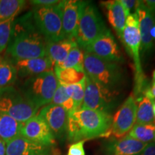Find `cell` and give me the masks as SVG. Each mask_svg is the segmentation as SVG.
<instances>
[{
	"label": "cell",
	"instance_id": "19",
	"mask_svg": "<svg viewBox=\"0 0 155 155\" xmlns=\"http://www.w3.org/2000/svg\"><path fill=\"white\" fill-rule=\"evenodd\" d=\"M147 144V143L141 142L128 134L112 142L108 146V149L114 155H138Z\"/></svg>",
	"mask_w": 155,
	"mask_h": 155
},
{
	"label": "cell",
	"instance_id": "20",
	"mask_svg": "<svg viewBox=\"0 0 155 155\" xmlns=\"http://www.w3.org/2000/svg\"><path fill=\"white\" fill-rule=\"evenodd\" d=\"M75 45H77L75 40L69 39H64L55 42H47V55L50 58L54 65L60 64L65 61L69 52Z\"/></svg>",
	"mask_w": 155,
	"mask_h": 155
},
{
	"label": "cell",
	"instance_id": "5",
	"mask_svg": "<svg viewBox=\"0 0 155 155\" xmlns=\"http://www.w3.org/2000/svg\"><path fill=\"white\" fill-rule=\"evenodd\" d=\"M109 30L98 9L89 2H83L75 41L83 51L97 38Z\"/></svg>",
	"mask_w": 155,
	"mask_h": 155
},
{
	"label": "cell",
	"instance_id": "37",
	"mask_svg": "<svg viewBox=\"0 0 155 155\" xmlns=\"http://www.w3.org/2000/svg\"><path fill=\"white\" fill-rule=\"evenodd\" d=\"M6 143L2 139H0V155H5Z\"/></svg>",
	"mask_w": 155,
	"mask_h": 155
},
{
	"label": "cell",
	"instance_id": "15",
	"mask_svg": "<svg viewBox=\"0 0 155 155\" xmlns=\"http://www.w3.org/2000/svg\"><path fill=\"white\" fill-rule=\"evenodd\" d=\"M38 115L45 121L54 137H61L67 132L68 113L62 106L50 103L40 110Z\"/></svg>",
	"mask_w": 155,
	"mask_h": 155
},
{
	"label": "cell",
	"instance_id": "18",
	"mask_svg": "<svg viewBox=\"0 0 155 155\" xmlns=\"http://www.w3.org/2000/svg\"><path fill=\"white\" fill-rule=\"evenodd\" d=\"M102 5L106 7L108 22L116 31L119 38L121 40L126 20L129 15L120 2V0L104 2Z\"/></svg>",
	"mask_w": 155,
	"mask_h": 155
},
{
	"label": "cell",
	"instance_id": "31",
	"mask_svg": "<svg viewBox=\"0 0 155 155\" xmlns=\"http://www.w3.org/2000/svg\"><path fill=\"white\" fill-rule=\"evenodd\" d=\"M85 141L75 142L69 147L68 155H85L84 145Z\"/></svg>",
	"mask_w": 155,
	"mask_h": 155
},
{
	"label": "cell",
	"instance_id": "8",
	"mask_svg": "<svg viewBox=\"0 0 155 155\" xmlns=\"http://www.w3.org/2000/svg\"><path fill=\"white\" fill-rule=\"evenodd\" d=\"M35 25L47 42L64 40L61 12L58 5L35 7L32 11Z\"/></svg>",
	"mask_w": 155,
	"mask_h": 155
},
{
	"label": "cell",
	"instance_id": "23",
	"mask_svg": "<svg viewBox=\"0 0 155 155\" xmlns=\"http://www.w3.org/2000/svg\"><path fill=\"white\" fill-rule=\"evenodd\" d=\"M17 78V69L11 59L0 56V89L12 86Z\"/></svg>",
	"mask_w": 155,
	"mask_h": 155
},
{
	"label": "cell",
	"instance_id": "30",
	"mask_svg": "<svg viewBox=\"0 0 155 155\" xmlns=\"http://www.w3.org/2000/svg\"><path fill=\"white\" fill-rule=\"evenodd\" d=\"M15 18L0 22V53L8 47L12 35Z\"/></svg>",
	"mask_w": 155,
	"mask_h": 155
},
{
	"label": "cell",
	"instance_id": "36",
	"mask_svg": "<svg viewBox=\"0 0 155 155\" xmlns=\"http://www.w3.org/2000/svg\"><path fill=\"white\" fill-rule=\"evenodd\" d=\"M145 6L155 15V0H146L143 1Z\"/></svg>",
	"mask_w": 155,
	"mask_h": 155
},
{
	"label": "cell",
	"instance_id": "14",
	"mask_svg": "<svg viewBox=\"0 0 155 155\" xmlns=\"http://www.w3.org/2000/svg\"><path fill=\"white\" fill-rule=\"evenodd\" d=\"M139 24L141 35V46L144 52L150 51L153 48L150 30L154 25V15L145 6L143 1H137L135 6V13Z\"/></svg>",
	"mask_w": 155,
	"mask_h": 155
},
{
	"label": "cell",
	"instance_id": "10",
	"mask_svg": "<svg viewBox=\"0 0 155 155\" xmlns=\"http://www.w3.org/2000/svg\"><path fill=\"white\" fill-rule=\"evenodd\" d=\"M137 106L134 96H130L124 102L112 119L111 134L122 138L131 131L136 124Z\"/></svg>",
	"mask_w": 155,
	"mask_h": 155
},
{
	"label": "cell",
	"instance_id": "6",
	"mask_svg": "<svg viewBox=\"0 0 155 155\" xmlns=\"http://www.w3.org/2000/svg\"><path fill=\"white\" fill-rule=\"evenodd\" d=\"M58 86L54 71L29 77L21 91L37 108L50 104Z\"/></svg>",
	"mask_w": 155,
	"mask_h": 155
},
{
	"label": "cell",
	"instance_id": "3",
	"mask_svg": "<svg viewBox=\"0 0 155 155\" xmlns=\"http://www.w3.org/2000/svg\"><path fill=\"white\" fill-rule=\"evenodd\" d=\"M83 68L93 81L111 91L116 92L122 83L123 75L119 64L104 61L88 52L84 51Z\"/></svg>",
	"mask_w": 155,
	"mask_h": 155
},
{
	"label": "cell",
	"instance_id": "12",
	"mask_svg": "<svg viewBox=\"0 0 155 155\" xmlns=\"http://www.w3.org/2000/svg\"><path fill=\"white\" fill-rule=\"evenodd\" d=\"M20 135L30 140L50 147L55 144V137L45 121L37 114L22 124Z\"/></svg>",
	"mask_w": 155,
	"mask_h": 155
},
{
	"label": "cell",
	"instance_id": "32",
	"mask_svg": "<svg viewBox=\"0 0 155 155\" xmlns=\"http://www.w3.org/2000/svg\"><path fill=\"white\" fill-rule=\"evenodd\" d=\"M142 94L150 98L151 100H155V70L153 71L152 73V86H147L144 91H143Z\"/></svg>",
	"mask_w": 155,
	"mask_h": 155
},
{
	"label": "cell",
	"instance_id": "27",
	"mask_svg": "<svg viewBox=\"0 0 155 155\" xmlns=\"http://www.w3.org/2000/svg\"><path fill=\"white\" fill-rule=\"evenodd\" d=\"M129 135L147 144L155 141V123L148 124H135L129 132Z\"/></svg>",
	"mask_w": 155,
	"mask_h": 155
},
{
	"label": "cell",
	"instance_id": "7",
	"mask_svg": "<svg viewBox=\"0 0 155 155\" xmlns=\"http://www.w3.org/2000/svg\"><path fill=\"white\" fill-rule=\"evenodd\" d=\"M39 108L13 86L0 89V113L25 123L37 115Z\"/></svg>",
	"mask_w": 155,
	"mask_h": 155
},
{
	"label": "cell",
	"instance_id": "4",
	"mask_svg": "<svg viewBox=\"0 0 155 155\" xmlns=\"http://www.w3.org/2000/svg\"><path fill=\"white\" fill-rule=\"evenodd\" d=\"M121 41L127 48L129 55L132 58L135 69L134 96L142 94L145 86V75L143 72L140 59L141 35L139 24L135 14H130L126 20L124 29L122 34Z\"/></svg>",
	"mask_w": 155,
	"mask_h": 155
},
{
	"label": "cell",
	"instance_id": "34",
	"mask_svg": "<svg viewBox=\"0 0 155 155\" xmlns=\"http://www.w3.org/2000/svg\"><path fill=\"white\" fill-rule=\"evenodd\" d=\"M137 1H134V0H120V2L124 7L125 10L129 15H130V12L134 7L135 8L136 4H137Z\"/></svg>",
	"mask_w": 155,
	"mask_h": 155
},
{
	"label": "cell",
	"instance_id": "28",
	"mask_svg": "<svg viewBox=\"0 0 155 155\" xmlns=\"http://www.w3.org/2000/svg\"><path fill=\"white\" fill-rule=\"evenodd\" d=\"M51 104L62 106L67 111L68 116L75 111L73 101L65 92L64 86L59 83L54 94Z\"/></svg>",
	"mask_w": 155,
	"mask_h": 155
},
{
	"label": "cell",
	"instance_id": "1",
	"mask_svg": "<svg viewBox=\"0 0 155 155\" xmlns=\"http://www.w3.org/2000/svg\"><path fill=\"white\" fill-rule=\"evenodd\" d=\"M47 42L35 25L32 12L14 22L7 53L13 60H28L47 55Z\"/></svg>",
	"mask_w": 155,
	"mask_h": 155
},
{
	"label": "cell",
	"instance_id": "35",
	"mask_svg": "<svg viewBox=\"0 0 155 155\" xmlns=\"http://www.w3.org/2000/svg\"><path fill=\"white\" fill-rule=\"evenodd\" d=\"M138 155H155V141L150 142Z\"/></svg>",
	"mask_w": 155,
	"mask_h": 155
},
{
	"label": "cell",
	"instance_id": "25",
	"mask_svg": "<svg viewBox=\"0 0 155 155\" xmlns=\"http://www.w3.org/2000/svg\"><path fill=\"white\" fill-rule=\"evenodd\" d=\"M83 60H84V51L81 50V48L77 44L71 50L67 58L63 63L57 64L54 66L59 68H75L79 71H84Z\"/></svg>",
	"mask_w": 155,
	"mask_h": 155
},
{
	"label": "cell",
	"instance_id": "13",
	"mask_svg": "<svg viewBox=\"0 0 155 155\" xmlns=\"http://www.w3.org/2000/svg\"><path fill=\"white\" fill-rule=\"evenodd\" d=\"M82 1L65 0L60 1L58 8L61 12L64 38L75 40L80 19Z\"/></svg>",
	"mask_w": 155,
	"mask_h": 155
},
{
	"label": "cell",
	"instance_id": "33",
	"mask_svg": "<svg viewBox=\"0 0 155 155\" xmlns=\"http://www.w3.org/2000/svg\"><path fill=\"white\" fill-rule=\"evenodd\" d=\"M60 1L57 0H34L30 1L32 5H35L36 7H49V6H54L58 5Z\"/></svg>",
	"mask_w": 155,
	"mask_h": 155
},
{
	"label": "cell",
	"instance_id": "11",
	"mask_svg": "<svg viewBox=\"0 0 155 155\" xmlns=\"http://www.w3.org/2000/svg\"><path fill=\"white\" fill-rule=\"evenodd\" d=\"M85 52H88L104 61L111 63H118L123 61L121 50L110 30L97 38Z\"/></svg>",
	"mask_w": 155,
	"mask_h": 155
},
{
	"label": "cell",
	"instance_id": "26",
	"mask_svg": "<svg viewBox=\"0 0 155 155\" xmlns=\"http://www.w3.org/2000/svg\"><path fill=\"white\" fill-rule=\"evenodd\" d=\"M25 2L22 0H0V22L15 18L24 8Z\"/></svg>",
	"mask_w": 155,
	"mask_h": 155
},
{
	"label": "cell",
	"instance_id": "21",
	"mask_svg": "<svg viewBox=\"0 0 155 155\" xmlns=\"http://www.w3.org/2000/svg\"><path fill=\"white\" fill-rule=\"evenodd\" d=\"M22 124L12 117L0 113V139L7 144L17 136L20 135Z\"/></svg>",
	"mask_w": 155,
	"mask_h": 155
},
{
	"label": "cell",
	"instance_id": "2",
	"mask_svg": "<svg viewBox=\"0 0 155 155\" xmlns=\"http://www.w3.org/2000/svg\"><path fill=\"white\" fill-rule=\"evenodd\" d=\"M112 119L106 112L80 108L68 116V138L71 141H81L110 135Z\"/></svg>",
	"mask_w": 155,
	"mask_h": 155
},
{
	"label": "cell",
	"instance_id": "9",
	"mask_svg": "<svg viewBox=\"0 0 155 155\" xmlns=\"http://www.w3.org/2000/svg\"><path fill=\"white\" fill-rule=\"evenodd\" d=\"M116 92L106 89L86 75L84 97L81 108L101 111L109 114Z\"/></svg>",
	"mask_w": 155,
	"mask_h": 155
},
{
	"label": "cell",
	"instance_id": "38",
	"mask_svg": "<svg viewBox=\"0 0 155 155\" xmlns=\"http://www.w3.org/2000/svg\"><path fill=\"white\" fill-rule=\"evenodd\" d=\"M150 36L152 39H155V25L152 27L150 30Z\"/></svg>",
	"mask_w": 155,
	"mask_h": 155
},
{
	"label": "cell",
	"instance_id": "39",
	"mask_svg": "<svg viewBox=\"0 0 155 155\" xmlns=\"http://www.w3.org/2000/svg\"><path fill=\"white\" fill-rule=\"evenodd\" d=\"M153 113H154V117L155 120V100L153 101Z\"/></svg>",
	"mask_w": 155,
	"mask_h": 155
},
{
	"label": "cell",
	"instance_id": "29",
	"mask_svg": "<svg viewBox=\"0 0 155 155\" xmlns=\"http://www.w3.org/2000/svg\"><path fill=\"white\" fill-rule=\"evenodd\" d=\"M63 86L65 88V92L73 101L75 111L80 109L83 104V97H84L86 78L81 82L76 83V84L68 85V86Z\"/></svg>",
	"mask_w": 155,
	"mask_h": 155
},
{
	"label": "cell",
	"instance_id": "17",
	"mask_svg": "<svg viewBox=\"0 0 155 155\" xmlns=\"http://www.w3.org/2000/svg\"><path fill=\"white\" fill-rule=\"evenodd\" d=\"M12 61L16 68L17 75L21 77L29 78L53 71L54 64L48 55L28 60L12 59Z\"/></svg>",
	"mask_w": 155,
	"mask_h": 155
},
{
	"label": "cell",
	"instance_id": "24",
	"mask_svg": "<svg viewBox=\"0 0 155 155\" xmlns=\"http://www.w3.org/2000/svg\"><path fill=\"white\" fill-rule=\"evenodd\" d=\"M54 72L58 83L63 86L76 84L86 78L85 71L75 68H59L54 66Z\"/></svg>",
	"mask_w": 155,
	"mask_h": 155
},
{
	"label": "cell",
	"instance_id": "16",
	"mask_svg": "<svg viewBox=\"0 0 155 155\" xmlns=\"http://www.w3.org/2000/svg\"><path fill=\"white\" fill-rule=\"evenodd\" d=\"M49 147L19 135L6 144L5 155H48Z\"/></svg>",
	"mask_w": 155,
	"mask_h": 155
},
{
	"label": "cell",
	"instance_id": "22",
	"mask_svg": "<svg viewBox=\"0 0 155 155\" xmlns=\"http://www.w3.org/2000/svg\"><path fill=\"white\" fill-rule=\"evenodd\" d=\"M153 101L150 98L142 94V96L138 97L136 102L137 104V119L136 124H154L155 120L153 113Z\"/></svg>",
	"mask_w": 155,
	"mask_h": 155
}]
</instances>
